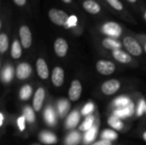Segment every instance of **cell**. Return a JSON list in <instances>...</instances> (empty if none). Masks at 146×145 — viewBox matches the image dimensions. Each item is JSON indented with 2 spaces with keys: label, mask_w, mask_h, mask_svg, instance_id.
Segmentation results:
<instances>
[{
  "label": "cell",
  "mask_w": 146,
  "mask_h": 145,
  "mask_svg": "<svg viewBox=\"0 0 146 145\" xmlns=\"http://www.w3.org/2000/svg\"><path fill=\"white\" fill-rule=\"evenodd\" d=\"M21 56V44L17 40H15L13 42L12 44V48H11V56L14 59H18L20 58Z\"/></svg>",
  "instance_id": "obj_19"
},
{
  "label": "cell",
  "mask_w": 146,
  "mask_h": 145,
  "mask_svg": "<svg viewBox=\"0 0 146 145\" xmlns=\"http://www.w3.org/2000/svg\"><path fill=\"white\" fill-rule=\"evenodd\" d=\"M113 56L116 61H118L121 63H127V62H130L132 60L130 55L127 54L126 52H124L121 50H114L113 51Z\"/></svg>",
  "instance_id": "obj_14"
},
{
  "label": "cell",
  "mask_w": 146,
  "mask_h": 145,
  "mask_svg": "<svg viewBox=\"0 0 146 145\" xmlns=\"http://www.w3.org/2000/svg\"><path fill=\"white\" fill-rule=\"evenodd\" d=\"M93 122H94L93 116H88V117H86V119L85 120V121L83 122V124L80 126V130H81V131H89L92 127Z\"/></svg>",
  "instance_id": "obj_27"
},
{
  "label": "cell",
  "mask_w": 146,
  "mask_h": 145,
  "mask_svg": "<svg viewBox=\"0 0 146 145\" xmlns=\"http://www.w3.org/2000/svg\"><path fill=\"white\" fill-rule=\"evenodd\" d=\"M25 122H26V119H25V117H24V116H21V117H20V118L18 119L17 123H18L19 129H20L21 131H24L25 126H26Z\"/></svg>",
  "instance_id": "obj_36"
},
{
  "label": "cell",
  "mask_w": 146,
  "mask_h": 145,
  "mask_svg": "<svg viewBox=\"0 0 146 145\" xmlns=\"http://www.w3.org/2000/svg\"><path fill=\"white\" fill-rule=\"evenodd\" d=\"M144 138L146 140V132H145V134H144Z\"/></svg>",
  "instance_id": "obj_43"
},
{
  "label": "cell",
  "mask_w": 146,
  "mask_h": 145,
  "mask_svg": "<svg viewBox=\"0 0 146 145\" xmlns=\"http://www.w3.org/2000/svg\"><path fill=\"white\" fill-rule=\"evenodd\" d=\"M32 73V68L28 63H21L17 67L16 75L19 79H26Z\"/></svg>",
  "instance_id": "obj_10"
},
{
  "label": "cell",
  "mask_w": 146,
  "mask_h": 145,
  "mask_svg": "<svg viewBox=\"0 0 146 145\" xmlns=\"http://www.w3.org/2000/svg\"><path fill=\"white\" fill-rule=\"evenodd\" d=\"M44 117H45V121L50 124V125H53L56 121V115H55V112L54 110L48 107L45 110L44 113Z\"/></svg>",
  "instance_id": "obj_23"
},
{
  "label": "cell",
  "mask_w": 146,
  "mask_h": 145,
  "mask_svg": "<svg viewBox=\"0 0 146 145\" xmlns=\"http://www.w3.org/2000/svg\"><path fill=\"white\" fill-rule=\"evenodd\" d=\"M97 70L103 75H110L112 74L115 70V66L113 62L110 61L101 60L98 61L96 65Z\"/></svg>",
  "instance_id": "obj_5"
},
{
  "label": "cell",
  "mask_w": 146,
  "mask_h": 145,
  "mask_svg": "<svg viewBox=\"0 0 146 145\" xmlns=\"http://www.w3.org/2000/svg\"><path fill=\"white\" fill-rule=\"evenodd\" d=\"M79 121H80V115H79L78 112H75V111L72 112L67 120V127L71 128V129L75 127L76 125L78 124Z\"/></svg>",
  "instance_id": "obj_18"
},
{
  "label": "cell",
  "mask_w": 146,
  "mask_h": 145,
  "mask_svg": "<svg viewBox=\"0 0 146 145\" xmlns=\"http://www.w3.org/2000/svg\"><path fill=\"white\" fill-rule=\"evenodd\" d=\"M145 52H146V44H145Z\"/></svg>",
  "instance_id": "obj_45"
},
{
  "label": "cell",
  "mask_w": 146,
  "mask_h": 145,
  "mask_svg": "<svg viewBox=\"0 0 146 145\" xmlns=\"http://www.w3.org/2000/svg\"><path fill=\"white\" fill-rule=\"evenodd\" d=\"M13 1L18 6H24L27 3V0H13Z\"/></svg>",
  "instance_id": "obj_38"
},
{
  "label": "cell",
  "mask_w": 146,
  "mask_h": 145,
  "mask_svg": "<svg viewBox=\"0 0 146 145\" xmlns=\"http://www.w3.org/2000/svg\"><path fill=\"white\" fill-rule=\"evenodd\" d=\"M103 44V46L106 49H109V50H112L113 51L114 50H120L121 47V44L120 42L115 40V39H112V38H104L102 42Z\"/></svg>",
  "instance_id": "obj_15"
},
{
  "label": "cell",
  "mask_w": 146,
  "mask_h": 145,
  "mask_svg": "<svg viewBox=\"0 0 146 145\" xmlns=\"http://www.w3.org/2000/svg\"><path fill=\"white\" fill-rule=\"evenodd\" d=\"M14 76V69L11 66H8L2 73V79L5 82H9Z\"/></svg>",
  "instance_id": "obj_20"
},
{
  "label": "cell",
  "mask_w": 146,
  "mask_h": 145,
  "mask_svg": "<svg viewBox=\"0 0 146 145\" xmlns=\"http://www.w3.org/2000/svg\"><path fill=\"white\" fill-rule=\"evenodd\" d=\"M115 103L117 107H119L121 109V108H124V107L127 106L128 104L131 103V102H130V99L126 97H120L115 101Z\"/></svg>",
  "instance_id": "obj_29"
},
{
  "label": "cell",
  "mask_w": 146,
  "mask_h": 145,
  "mask_svg": "<svg viewBox=\"0 0 146 145\" xmlns=\"http://www.w3.org/2000/svg\"><path fill=\"white\" fill-rule=\"evenodd\" d=\"M91 145H111V143L109 140H102V141L94 143V144H92Z\"/></svg>",
  "instance_id": "obj_37"
},
{
  "label": "cell",
  "mask_w": 146,
  "mask_h": 145,
  "mask_svg": "<svg viewBox=\"0 0 146 145\" xmlns=\"http://www.w3.org/2000/svg\"><path fill=\"white\" fill-rule=\"evenodd\" d=\"M85 10L92 15H97L101 11V6L94 0H86L83 3Z\"/></svg>",
  "instance_id": "obj_13"
},
{
  "label": "cell",
  "mask_w": 146,
  "mask_h": 145,
  "mask_svg": "<svg viewBox=\"0 0 146 145\" xmlns=\"http://www.w3.org/2000/svg\"><path fill=\"white\" fill-rule=\"evenodd\" d=\"M94 109V105L92 103H88L82 109V114L84 115H89L90 113H92Z\"/></svg>",
  "instance_id": "obj_34"
},
{
  "label": "cell",
  "mask_w": 146,
  "mask_h": 145,
  "mask_svg": "<svg viewBox=\"0 0 146 145\" xmlns=\"http://www.w3.org/2000/svg\"><path fill=\"white\" fill-rule=\"evenodd\" d=\"M51 80L56 87H60L64 81V71L60 67H56L52 71Z\"/></svg>",
  "instance_id": "obj_9"
},
{
  "label": "cell",
  "mask_w": 146,
  "mask_h": 145,
  "mask_svg": "<svg viewBox=\"0 0 146 145\" xmlns=\"http://www.w3.org/2000/svg\"><path fill=\"white\" fill-rule=\"evenodd\" d=\"M76 24H77V17L75 15H70L65 27L66 28H70V27L75 26Z\"/></svg>",
  "instance_id": "obj_33"
},
{
  "label": "cell",
  "mask_w": 146,
  "mask_h": 145,
  "mask_svg": "<svg viewBox=\"0 0 146 145\" xmlns=\"http://www.w3.org/2000/svg\"><path fill=\"white\" fill-rule=\"evenodd\" d=\"M96 135H97V130H96L95 127L92 126V127L89 131H87V132L86 133V135H85V142H86V143H90V142H92V141L95 138Z\"/></svg>",
  "instance_id": "obj_31"
},
{
  "label": "cell",
  "mask_w": 146,
  "mask_h": 145,
  "mask_svg": "<svg viewBox=\"0 0 146 145\" xmlns=\"http://www.w3.org/2000/svg\"><path fill=\"white\" fill-rule=\"evenodd\" d=\"M108 2V3L115 9L121 11L123 9V4L121 3L120 0H106Z\"/></svg>",
  "instance_id": "obj_32"
},
{
  "label": "cell",
  "mask_w": 146,
  "mask_h": 145,
  "mask_svg": "<svg viewBox=\"0 0 146 145\" xmlns=\"http://www.w3.org/2000/svg\"><path fill=\"white\" fill-rule=\"evenodd\" d=\"M103 32H104V33H105L109 36L117 38V37H120L121 34V26L116 22L110 21L104 25Z\"/></svg>",
  "instance_id": "obj_3"
},
{
  "label": "cell",
  "mask_w": 146,
  "mask_h": 145,
  "mask_svg": "<svg viewBox=\"0 0 146 145\" xmlns=\"http://www.w3.org/2000/svg\"><path fill=\"white\" fill-rule=\"evenodd\" d=\"M24 117H25L26 121H27L30 123H33L34 121L35 115H34L33 110L30 107L25 108V110H24Z\"/></svg>",
  "instance_id": "obj_28"
},
{
  "label": "cell",
  "mask_w": 146,
  "mask_h": 145,
  "mask_svg": "<svg viewBox=\"0 0 146 145\" xmlns=\"http://www.w3.org/2000/svg\"><path fill=\"white\" fill-rule=\"evenodd\" d=\"M36 67L38 76L43 79H46L49 77V69L45 61L43 58H38L36 62Z\"/></svg>",
  "instance_id": "obj_11"
},
{
  "label": "cell",
  "mask_w": 146,
  "mask_h": 145,
  "mask_svg": "<svg viewBox=\"0 0 146 145\" xmlns=\"http://www.w3.org/2000/svg\"><path fill=\"white\" fill-rule=\"evenodd\" d=\"M133 104L131 103L127 106H126L124 108H121L118 110H116L115 112V114L116 117H118V118H126V117L131 115L133 114Z\"/></svg>",
  "instance_id": "obj_16"
},
{
  "label": "cell",
  "mask_w": 146,
  "mask_h": 145,
  "mask_svg": "<svg viewBox=\"0 0 146 145\" xmlns=\"http://www.w3.org/2000/svg\"><path fill=\"white\" fill-rule=\"evenodd\" d=\"M127 1H128V2H130V3H133L137 2V0H127Z\"/></svg>",
  "instance_id": "obj_41"
},
{
  "label": "cell",
  "mask_w": 146,
  "mask_h": 145,
  "mask_svg": "<svg viewBox=\"0 0 146 145\" xmlns=\"http://www.w3.org/2000/svg\"><path fill=\"white\" fill-rule=\"evenodd\" d=\"M82 92V86L79 80H74L71 84L69 91H68V97L71 101H77Z\"/></svg>",
  "instance_id": "obj_8"
},
{
  "label": "cell",
  "mask_w": 146,
  "mask_h": 145,
  "mask_svg": "<svg viewBox=\"0 0 146 145\" xmlns=\"http://www.w3.org/2000/svg\"><path fill=\"white\" fill-rule=\"evenodd\" d=\"M48 15L54 24L60 26H65L69 18L68 15L65 11L57 9H50Z\"/></svg>",
  "instance_id": "obj_1"
},
{
  "label": "cell",
  "mask_w": 146,
  "mask_h": 145,
  "mask_svg": "<svg viewBox=\"0 0 146 145\" xmlns=\"http://www.w3.org/2000/svg\"><path fill=\"white\" fill-rule=\"evenodd\" d=\"M62 2H64L65 3H71L73 0H62Z\"/></svg>",
  "instance_id": "obj_40"
},
{
  "label": "cell",
  "mask_w": 146,
  "mask_h": 145,
  "mask_svg": "<svg viewBox=\"0 0 146 145\" xmlns=\"http://www.w3.org/2000/svg\"><path fill=\"white\" fill-rule=\"evenodd\" d=\"M44 96H45V93L43 88H38L37 91L35 92L34 98H33V109L35 111L38 112L41 109L43 103H44Z\"/></svg>",
  "instance_id": "obj_12"
},
{
  "label": "cell",
  "mask_w": 146,
  "mask_h": 145,
  "mask_svg": "<svg viewBox=\"0 0 146 145\" xmlns=\"http://www.w3.org/2000/svg\"><path fill=\"white\" fill-rule=\"evenodd\" d=\"M54 50L56 54L59 57H64L67 55L68 50V44L64 38H58L54 43Z\"/></svg>",
  "instance_id": "obj_7"
},
{
  "label": "cell",
  "mask_w": 146,
  "mask_h": 145,
  "mask_svg": "<svg viewBox=\"0 0 146 145\" xmlns=\"http://www.w3.org/2000/svg\"><path fill=\"white\" fill-rule=\"evenodd\" d=\"M145 109H146V103L145 102V100H141L139 104V107H138V115L140 116L143 115L144 111L145 112Z\"/></svg>",
  "instance_id": "obj_35"
},
{
  "label": "cell",
  "mask_w": 146,
  "mask_h": 145,
  "mask_svg": "<svg viewBox=\"0 0 146 145\" xmlns=\"http://www.w3.org/2000/svg\"><path fill=\"white\" fill-rule=\"evenodd\" d=\"M80 138V137L78 132H71L67 138V140H66L67 145H76L79 143Z\"/></svg>",
  "instance_id": "obj_25"
},
{
  "label": "cell",
  "mask_w": 146,
  "mask_h": 145,
  "mask_svg": "<svg viewBox=\"0 0 146 145\" xmlns=\"http://www.w3.org/2000/svg\"><path fill=\"white\" fill-rule=\"evenodd\" d=\"M102 138L104 140H115L117 138V133L111 130H105L102 134Z\"/></svg>",
  "instance_id": "obj_30"
},
{
  "label": "cell",
  "mask_w": 146,
  "mask_h": 145,
  "mask_svg": "<svg viewBox=\"0 0 146 145\" xmlns=\"http://www.w3.org/2000/svg\"><path fill=\"white\" fill-rule=\"evenodd\" d=\"M69 103L66 100V99H62V101L59 102L58 103V110H59V114L61 116H64L67 112L69 109Z\"/></svg>",
  "instance_id": "obj_22"
},
{
  "label": "cell",
  "mask_w": 146,
  "mask_h": 145,
  "mask_svg": "<svg viewBox=\"0 0 146 145\" xmlns=\"http://www.w3.org/2000/svg\"><path fill=\"white\" fill-rule=\"evenodd\" d=\"M39 137H40V140L43 143L47 144H55L56 142V137L54 134H52L51 132H41Z\"/></svg>",
  "instance_id": "obj_17"
},
{
  "label": "cell",
  "mask_w": 146,
  "mask_h": 145,
  "mask_svg": "<svg viewBox=\"0 0 146 145\" xmlns=\"http://www.w3.org/2000/svg\"><path fill=\"white\" fill-rule=\"evenodd\" d=\"M145 114H146V109H145Z\"/></svg>",
  "instance_id": "obj_46"
},
{
  "label": "cell",
  "mask_w": 146,
  "mask_h": 145,
  "mask_svg": "<svg viewBox=\"0 0 146 145\" xmlns=\"http://www.w3.org/2000/svg\"><path fill=\"white\" fill-rule=\"evenodd\" d=\"M21 42L25 49H28L32 44V32L27 26H21L19 29Z\"/></svg>",
  "instance_id": "obj_4"
},
{
  "label": "cell",
  "mask_w": 146,
  "mask_h": 145,
  "mask_svg": "<svg viewBox=\"0 0 146 145\" xmlns=\"http://www.w3.org/2000/svg\"><path fill=\"white\" fill-rule=\"evenodd\" d=\"M32 145H41V144H32Z\"/></svg>",
  "instance_id": "obj_44"
},
{
  "label": "cell",
  "mask_w": 146,
  "mask_h": 145,
  "mask_svg": "<svg viewBox=\"0 0 146 145\" xmlns=\"http://www.w3.org/2000/svg\"><path fill=\"white\" fill-rule=\"evenodd\" d=\"M3 124V114L1 113V114H0V126H2Z\"/></svg>",
  "instance_id": "obj_39"
},
{
  "label": "cell",
  "mask_w": 146,
  "mask_h": 145,
  "mask_svg": "<svg viewBox=\"0 0 146 145\" xmlns=\"http://www.w3.org/2000/svg\"><path fill=\"white\" fill-rule=\"evenodd\" d=\"M109 123H110V125L113 127V128H115V129H116V130H121L122 128H123V123L121 121V120L118 118V117H116V116H112V117H110V119H109Z\"/></svg>",
  "instance_id": "obj_26"
},
{
  "label": "cell",
  "mask_w": 146,
  "mask_h": 145,
  "mask_svg": "<svg viewBox=\"0 0 146 145\" xmlns=\"http://www.w3.org/2000/svg\"><path fill=\"white\" fill-rule=\"evenodd\" d=\"M9 47V38L5 33L0 34V52L3 54Z\"/></svg>",
  "instance_id": "obj_24"
},
{
  "label": "cell",
  "mask_w": 146,
  "mask_h": 145,
  "mask_svg": "<svg viewBox=\"0 0 146 145\" xmlns=\"http://www.w3.org/2000/svg\"><path fill=\"white\" fill-rule=\"evenodd\" d=\"M121 86V83L119 80L117 79H110L106 82H104L101 87L102 91L105 94V95H113L115 94Z\"/></svg>",
  "instance_id": "obj_6"
},
{
  "label": "cell",
  "mask_w": 146,
  "mask_h": 145,
  "mask_svg": "<svg viewBox=\"0 0 146 145\" xmlns=\"http://www.w3.org/2000/svg\"><path fill=\"white\" fill-rule=\"evenodd\" d=\"M144 18H145V20L146 21V10L145 12V14H144Z\"/></svg>",
  "instance_id": "obj_42"
},
{
  "label": "cell",
  "mask_w": 146,
  "mask_h": 145,
  "mask_svg": "<svg viewBox=\"0 0 146 145\" xmlns=\"http://www.w3.org/2000/svg\"><path fill=\"white\" fill-rule=\"evenodd\" d=\"M32 92H33V90H32V87L28 85H24L21 91H20V97L21 100H27L30 98L31 95H32Z\"/></svg>",
  "instance_id": "obj_21"
},
{
  "label": "cell",
  "mask_w": 146,
  "mask_h": 145,
  "mask_svg": "<svg viewBox=\"0 0 146 145\" xmlns=\"http://www.w3.org/2000/svg\"><path fill=\"white\" fill-rule=\"evenodd\" d=\"M123 44L132 56H139L143 52L142 47L140 46L139 42H137V40L132 37H126L123 39Z\"/></svg>",
  "instance_id": "obj_2"
}]
</instances>
